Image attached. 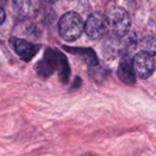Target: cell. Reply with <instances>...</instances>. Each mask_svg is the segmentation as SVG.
<instances>
[{"instance_id":"e0dca14e","label":"cell","mask_w":156,"mask_h":156,"mask_svg":"<svg viewBox=\"0 0 156 156\" xmlns=\"http://www.w3.org/2000/svg\"><path fill=\"white\" fill-rule=\"evenodd\" d=\"M80 156H97V155L94 154V153H86V154H82Z\"/></svg>"},{"instance_id":"3957f363","label":"cell","mask_w":156,"mask_h":156,"mask_svg":"<svg viewBox=\"0 0 156 156\" xmlns=\"http://www.w3.org/2000/svg\"><path fill=\"white\" fill-rule=\"evenodd\" d=\"M63 57L64 55L62 52L48 49L45 51L43 58L35 64V72L41 78L50 77L54 72H58Z\"/></svg>"},{"instance_id":"ba28073f","label":"cell","mask_w":156,"mask_h":156,"mask_svg":"<svg viewBox=\"0 0 156 156\" xmlns=\"http://www.w3.org/2000/svg\"><path fill=\"white\" fill-rule=\"evenodd\" d=\"M118 76L126 86L132 87L135 85L136 73L133 67V62L129 55L121 57L118 67Z\"/></svg>"},{"instance_id":"5b68a950","label":"cell","mask_w":156,"mask_h":156,"mask_svg":"<svg viewBox=\"0 0 156 156\" xmlns=\"http://www.w3.org/2000/svg\"><path fill=\"white\" fill-rule=\"evenodd\" d=\"M103 56L108 60H115L121 56L129 55L125 38H119L114 35L108 36L102 43L101 47Z\"/></svg>"},{"instance_id":"52a82bcc","label":"cell","mask_w":156,"mask_h":156,"mask_svg":"<svg viewBox=\"0 0 156 156\" xmlns=\"http://www.w3.org/2000/svg\"><path fill=\"white\" fill-rule=\"evenodd\" d=\"M10 43L15 52L26 62L30 61L41 49V45L19 38H11Z\"/></svg>"},{"instance_id":"5bb4252c","label":"cell","mask_w":156,"mask_h":156,"mask_svg":"<svg viewBox=\"0 0 156 156\" xmlns=\"http://www.w3.org/2000/svg\"><path fill=\"white\" fill-rule=\"evenodd\" d=\"M6 20V13L3 9V8H0V25H2Z\"/></svg>"},{"instance_id":"6da1fadb","label":"cell","mask_w":156,"mask_h":156,"mask_svg":"<svg viewBox=\"0 0 156 156\" xmlns=\"http://www.w3.org/2000/svg\"><path fill=\"white\" fill-rule=\"evenodd\" d=\"M84 30L85 23L81 16L75 12H68L59 20V35L66 41H74L79 39Z\"/></svg>"},{"instance_id":"30bf717a","label":"cell","mask_w":156,"mask_h":156,"mask_svg":"<svg viewBox=\"0 0 156 156\" xmlns=\"http://www.w3.org/2000/svg\"><path fill=\"white\" fill-rule=\"evenodd\" d=\"M68 51H70L71 53H73L77 56H79L82 59V61H84L86 63H87L88 65H90L92 67L97 66L98 63V58H97L95 52L90 49L75 48V49H68Z\"/></svg>"},{"instance_id":"4fadbf2b","label":"cell","mask_w":156,"mask_h":156,"mask_svg":"<svg viewBox=\"0 0 156 156\" xmlns=\"http://www.w3.org/2000/svg\"><path fill=\"white\" fill-rule=\"evenodd\" d=\"M148 25H149L150 30L154 34H156V10L152 11L150 14L149 20H148Z\"/></svg>"},{"instance_id":"8fae6325","label":"cell","mask_w":156,"mask_h":156,"mask_svg":"<svg viewBox=\"0 0 156 156\" xmlns=\"http://www.w3.org/2000/svg\"><path fill=\"white\" fill-rule=\"evenodd\" d=\"M140 51L151 56L156 55V38L153 36H145L140 41Z\"/></svg>"},{"instance_id":"9c48e42d","label":"cell","mask_w":156,"mask_h":156,"mask_svg":"<svg viewBox=\"0 0 156 156\" xmlns=\"http://www.w3.org/2000/svg\"><path fill=\"white\" fill-rule=\"evenodd\" d=\"M39 0H13L15 12L20 18L32 17L39 9Z\"/></svg>"},{"instance_id":"2e32d148","label":"cell","mask_w":156,"mask_h":156,"mask_svg":"<svg viewBox=\"0 0 156 156\" xmlns=\"http://www.w3.org/2000/svg\"><path fill=\"white\" fill-rule=\"evenodd\" d=\"M44 2L46 3H50V4H52V3H55L56 1H58V0H43Z\"/></svg>"},{"instance_id":"8992f818","label":"cell","mask_w":156,"mask_h":156,"mask_svg":"<svg viewBox=\"0 0 156 156\" xmlns=\"http://www.w3.org/2000/svg\"><path fill=\"white\" fill-rule=\"evenodd\" d=\"M132 62L136 74L141 79H147L155 70V60L153 56L145 52H137L134 55Z\"/></svg>"},{"instance_id":"277c9868","label":"cell","mask_w":156,"mask_h":156,"mask_svg":"<svg viewBox=\"0 0 156 156\" xmlns=\"http://www.w3.org/2000/svg\"><path fill=\"white\" fill-rule=\"evenodd\" d=\"M108 29V22L106 16L97 12L91 14L85 23V32L92 41L101 39Z\"/></svg>"},{"instance_id":"7c38bea8","label":"cell","mask_w":156,"mask_h":156,"mask_svg":"<svg viewBox=\"0 0 156 156\" xmlns=\"http://www.w3.org/2000/svg\"><path fill=\"white\" fill-rule=\"evenodd\" d=\"M89 73L95 81H103L108 76V71H106L105 69H98V66H94V69L89 71Z\"/></svg>"},{"instance_id":"9a60e30c","label":"cell","mask_w":156,"mask_h":156,"mask_svg":"<svg viewBox=\"0 0 156 156\" xmlns=\"http://www.w3.org/2000/svg\"><path fill=\"white\" fill-rule=\"evenodd\" d=\"M8 2V0H0V8H3V6H5Z\"/></svg>"},{"instance_id":"7a4b0ae2","label":"cell","mask_w":156,"mask_h":156,"mask_svg":"<svg viewBox=\"0 0 156 156\" xmlns=\"http://www.w3.org/2000/svg\"><path fill=\"white\" fill-rule=\"evenodd\" d=\"M108 28L111 34L123 38L129 33L131 27V19L129 14L122 8H113L107 16Z\"/></svg>"}]
</instances>
